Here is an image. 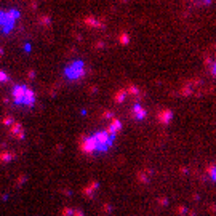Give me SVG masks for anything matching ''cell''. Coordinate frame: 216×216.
<instances>
[{
    "instance_id": "cell-1",
    "label": "cell",
    "mask_w": 216,
    "mask_h": 216,
    "mask_svg": "<svg viewBox=\"0 0 216 216\" xmlns=\"http://www.w3.org/2000/svg\"><path fill=\"white\" fill-rule=\"evenodd\" d=\"M11 99L16 106H26V107H32L35 104V99H37V93L32 90L31 87L27 85H22V83H16L13 85L11 91Z\"/></svg>"
},
{
    "instance_id": "cell-2",
    "label": "cell",
    "mask_w": 216,
    "mask_h": 216,
    "mask_svg": "<svg viewBox=\"0 0 216 216\" xmlns=\"http://www.w3.org/2000/svg\"><path fill=\"white\" fill-rule=\"evenodd\" d=\"M78 151H80L83 155L99 154V151H98V141L95 138V135H88V136H83V138L78 139Z\"/></svg>"
},
{
    "instance_id": "cell-3",
    "label": "cell",
    "mask_w": 216,
    "mask_h": 216,
    "mask_svg": "<svg viewBox=\"0 0 216 216\" xmlns=\"http://www.w3.org/2000/svg\"><path fill=\"white\" fill-rule=\"evenodd\" d=\"M131 115H133L135 120H144L147 117V109L144 106H141L139 102H135L133 106H131Z\"/></svg>"
},
{
    "instance_id": "cell-4",
    "label": "cell",
    "mask_w": 216,
    "mask_h": 216,
    "mask_svg": "<svg viewBox=\"0 0 216 216\" xmlns=\"http://www.w3.org/2000/svg\"><path fill=\"white\" fill-rule=\"evenodd\" d=\"M173 119V111L171 109H167V107H163V109L158 111L157 114V120L160 122L162 125H168Z\"/></svg>"
},
{
    "instance_id": "cell-5",
    "label": "cell",
    "mask_w": 216,
    "mask_h": 216,
    "mask_svg": "<svg viewBox=\"0 0 216 216\" xmlns=\"http://www.w3.org/2000/svg\"><path fill=\"white\" fill-rule=\"evenodd\" d=\"M122 126H123V125H122L120 119H117V117H114V119L111 120V123L107 125V128H106V130L109 131V133H111L112 136H115V138H117V136H119V133L122 131Z\"/></svg>"
},
{
    "instance_id": "cell-6",
    "label": "cell",
    "mask_w": 216,
    "mask_h": 216,
    "mask_svg": "<svg viewBox=\"0 0 216 216\" xmlns=\"http://www.w3.org/2000/svg\"><path fill=\"white\" fill-rule=\"evenodd\" d=\"M10 131H11V135L15 136L16 139H22V138H24V128L21 126V123H13Z\"/></svg>"
},
{
    "instance_id": "cell-7",
    "label": "cell",
    "mask_w": 216,
    "mask_h": 216,
    "mask_svg": "<svg viewBox=\"0 0 216 216\" xmlns=\"http://www.w3.org/2000/svg\"><path fill=\"white\" fill-rule=\"evenodd\" d=\"M195 5H200V7H210L213 3V0H192Z\"/></svg>"
},
{
    "instance_id": "cell-8",
    "label": "cell",
    "mask_w": 216,
    "mask_h": 216,
    "mask_svg": "<svg viewBox=\"0 0 216 216\" xmlns=\"http://www.w3.org/2000/svg\"><path fill=\"white\" fill-rule=\"evenodd\" d=\"M7 82H10V75H8L5 70L0 69V83H7Z\"/></svg>"
}]
</instances>
